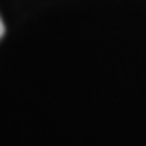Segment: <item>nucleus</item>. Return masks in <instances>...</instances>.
I'll return each mask as SVG.
<instances>
[{
  "mask_svg": "<svg viewBox=\"0 0 146 146\" xmlns=\"http://www.w3.org/2000/svg\"><path fill=\"white\" fill-rule=\"evenodd\" d=\"M2 35H4V23H2V18H0V39H2Z\"/></svg>",
  "mask_w": 146,
  "mask_h": 146,
  "instance_id": "1",
  "label": "nucleus"
}]
</instances>
